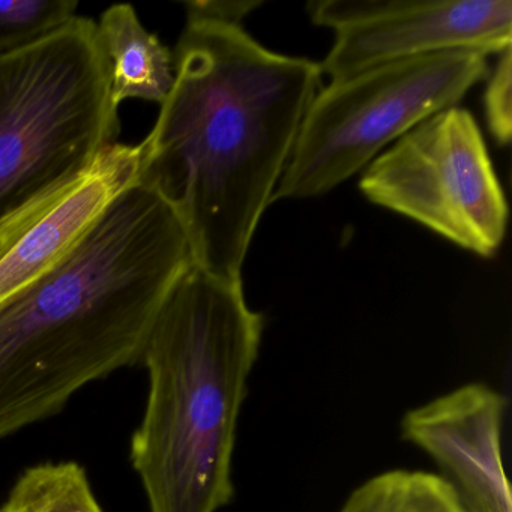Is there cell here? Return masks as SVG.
I'll return each mask as SVG.
<instances>
[{"mask_svg":"<svg viewBox=\"0 0 512 512\" xmlns=\"http://www.w3.org/2000/svg\"><path fill=\"white\" fill-rule=\"evenodd\" d=\"M173 59L172 91L140 143L139 185L175 212L194 265L241 280L322 71L205 20L187 19Z\"/></svg>","mask_w":512,"mask_h":512,"instance_id":"obj_1","label":"cell"},{"mask_svg":"<svg viewBox=\"0 0 512 512\" xmlns=\"http://www.w3.org/2000/svg\"><path fill=\"white\" fill-rule=\"evenodd\" d=\"M193 263L181 221L158 194L142 185L122 194L61 266L0 307V439L140 364Z\"/></svg>","mask_w":512,"mask_h":512,"instance_id":"obj_2","label":"cell"},{"mask_svg":"<svg viewBox=\"0 0 512 512\" xmlns=\"http://www.w3.org/2000/svg\"><path fill=\"white\" fill-rule=\"evenodd\" d=\"M263 329L242 280L194 263L167 296L140 361L149 395L130 446L149 512H218L232 502L239 415Z\"/></svg>","mask_w":512,"mask_h":512,"instance_id":"obj_3","label":"cell"},{"mask_svg":"<svg viewBox=\"0 0 512 512\" xmlns=\"http://www.w3.org/2000/svg\"><path fill=\"white\" fill-rule=\"evenodd\" d=\"M110 73L88 17L0 55V223L118 143Z\"/></svg>","mask_w":512,"mask_h":512,"instance_id":"obj_4","label":"cell"},{"mask_svg":"<svg viewBox=\"0 0 512 512\" xmlns=\"http://www.w3.org/2000/svg\"><path fill=\"white\" fill-rule=\"evenodd\" d=\"M488 77L487 56L445 52L332 80L311 101L272 203L323 196Z\"/></svg>","mask_w":512,"mask_h":512,"instance_id":"obj_5","label":"cell"},{"mask_svg":"<svg viewBox=\"0 0 512 512\" xmlns=\"http://www.w3.org/2000/svg\"><path fill=\"white\" fill-rule=\"evenodd\" d=\"M370 202L418 221L482 257L497 253L508 203L481 128L460 107L442 110L374 158L359 182Z\"/></svg>","mask_w":512,"mask_h":512,"instance_id":"obj_6","label":"cell"},{"mask_svg":"<svg viewBox=\"0 0 512 512\" xmlns=\"http://www.w3.org/2000/svg\"><path fill=\"white\" fill-rule=\"evenodd\" d=\"M307 10L311 22L335 32L319 64L332 80L436 53L511 49L509 0H319Z\"/></svg>","mask_w":512,"mask_h":512,"instance_id":"obj_7","label":"cell"},{"mask_svg":"<svg viewBox=\"0 0 512 512\" xmlns=\"http://www.w3.org/2000/svg\"><path fill=\"white\" fill-rule=\"evenodd\" d=\"M142 146L116 143L76 178L0 223V307L61 266L139 185Z\"/></svg>","mask_w":512,"mask_h":512,"instance_id":"obj_8","label":"cell"},{"mask_svg":"<svg viewBox=\"0 0 512 512\" xmlns=\"http://www.w3.org/2000/svg\"><path fill=\"white\" fill-rule=\"evenodd\" d=\"M506 400L484 383L460 386L409 410L401 436L430 455L466 512H512L503 464Z\"/></svg>","mask_w":512,"mask_h":512,"instance_id":"obj_9","label":"cell"},{"mask_svg":"<svg viewBox=\"0 0 512 512\" xmlns=\"http://www.w3.org/2000/svg\"><path fill=\"white\" fill-rule=\"evenodd\" d=\"M98 35L110 61L113 103L127 100L163 104L175 83V59L157 35L143 26L128 4H116L101 14Z\"/></svg>","mask_w":512,"mask_h":512,"instance_id":"obj_10","label":"cell"},{"mask_svg":"<svg viewBox=\"0 0 512 512\" xmlns=\"http://www.w3.org/2000/svg\"><path fill=\"white\" fill-rule=\"evenodd\" d=\"M338 512H466L454 488L437 473L389 470L350 493Z\"/></svg>","mask_w":512,"mask_h":512,"instance_id":"obj_11","label":"cell"},{"mask_svg":"<svg viewBox=\"0 0 512 512\" xmlns=\"http://www.w3.org/2000/svg\"><path fill=\"white\" fill-rule=\"evenodd\" d=\"M0 512H103L79 463L29 467L11 488Z\"/></svg>","mask_w":512,"mask_h":512,"instance_id":"obj_12","label":"cell"},{"mask_svg":"<svg viewBox=\"0 0 512 512\" xmlns=\"http://www.w3.org/2000/svg\"><path fill=\"white\" fill-rule=\"evenodd\" d=\"M77 0H0V55L23 49L77 16Z\"/></svg>","mask_w":512,"mask_h":512,"instance_id":"obj_13","label":"cell"},{"mask_svg":"<svg viewBox=\"0 0 512 512\" xmlns=\"http://www.w3.org/2000/svg\"><path fill=\"white\" fill-rule=\"evenodd\" d=\"M511 65V49H506L505 52L500 53L494 70L488 73V85L485 89V116H487L491 136L499 145H508L511 140Z\"/></svg>","mask_w":512,"mask_h":512,"instance_id":"obj_14","label":"cell"},{"mask_svg":"<svg viewBox=\"0 0 512 512\" xmlns=\"http://www.w3.org/2000/svg\"><path fill=\"white\" fill-rule=\"evenodd\" d=\"M262 5L253 0H200L184 4L187 19L205 20V22L221 23V25L241 26L242 20Z\"/></svg>","mask_w":512,"mask_h":512,"instance_id":"obj_15","label":"cell"}]
</instances>
